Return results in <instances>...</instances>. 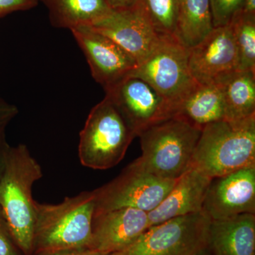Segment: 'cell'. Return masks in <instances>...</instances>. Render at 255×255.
<instances>
[{"label":"cell","instance_id":"1","mask_svg":"<svg viewBox=\"0 0 255 255\" xmlns=\"http://www.w3.org/2000/svg\"><path fill=\"white\" fill-rule=\"evenodd\" d=\"M42 177L41 165L27 146H9L0 179V207L16 245L24 255H31L33 251L35 200L32 188Z\"/></svg>","mask_w":255,"mask_h":255},{"label":"cell","instance_id":"2","mask_svg":"<svg viewBox=\"0 0 255 255\" xmlns=\"http://www.w3.org/2000/svg\"><path fill=\"white\" fill-rule=\"evenodd\" d=\"M95 211L94 191L65 198L58 204L35 201L32 254L88 248Z\"/></svg>","mask_w":255,"mask_h":255},{"label":"cell","instance_id":"3","mask_svg":"<svg viewBox=\"0 0 255 255\" xmlns=\"http://www.w3.org/2000/svg\"><path fill=\"white\" fill-rule=\"evenodd\" d=\"M191 167L211 178L255 167V116L203 128Z\"/></svg>","mask_w":255,"mask_h":255},{"label":"cell","instance_id":"4","mask_svg":"<svg viewBox=\"0 0 255 255\" xmlns=\"http://www.w3.org/2000/svg\"><path fill=\"white\" fill-rule=\"evenodd\" d=\"M201 130L178 115L151 126L138 135L142 155L135 160L157 177L176 180L191 167Z\"/></svg>","mask_w":255,"mask_h":255},{"label":"cell","instance_id":"5","mask_svg":"<svg viewBox=\"0 0 255 255\" xmlns=\"http://www.w3.org/2000/svg\"><path fill=\"white\" fill-rule=\"evenodd\" d=\"M135 137L118 109L105 96L92 109L80 132V162L90 169L112 168L124 159Z\"/></svg>","mask_w":255,"mask_h":255},{"label":"cell","instance_id":"6","mask_svg":"<svg viewBox=\"0 0 255 255\" xmlns=\"http://www.w3.org/2000/svg\"><path fill=\"white\" fill-rule=\"evenodd\" d=\"M189 48L176 37H161L150 55L129 76L137 77L168 101L176 110L198 85L188 64Z\"/></svg>","mask_w":255,"mask_h":255},{"label":"cell","instance_id":"7","mask_svg":"<svg viewBox=\"0 0 255 255\" xmlns=\"http://www.w3.org/2000/svg\"><path fill=\"white\" fill-rule=\"evenodd\" d=\"M177 180L157 177L134 160L113 180L94 190L95 214L122 208L150 212L162 202Z\"/></svg>","mask_w":255,"mask_h":255},{"label":"cell","instance_id":"8","mask_svg":"<svg viewBox=\"0 0 255 255\" xmlns=\"http://www.w3.org/2000/svg\"><path fill=\"white\" fill-rule=\"evenodd\" d=\"M211 219L203 211L150 226L115 255H195L207 247Z\"/></svg>","mask_w":255,"mask_h":255},{"label":"cell","instance_id":"9","mask_svg":"<svg viewBox=\"0 0 255 255\" xmlns=\"http://www.w3.org/2000/svg\"><path fill=\"white\" fill-rule=\"evenodd\" d=\"M105 91L136 137L151 126L176 116L173 106L137 77L128 76Z\"/></svg>","mask_w":255,"mask_h":255},{"label":"cell","instance_id":"10","mask_svg":"<svg viewBox=\"0 0 255 255\" xmlns=\"http://www.w3.org/2000/svg\"><path fill=\"white\" fill-rule=\"evenodd\" d=\"M85 55L92 77L105 90L129 76L135 60L110 38L91 26L70 30Z\"/></svg>","mask_w":255,"mask_h":255},{"label":"cell","instance_id":"11","mask_svg":"<svg viewBox=\"0 0 255 255\" xmlns=\"http://www.w3.org/2000/svg\"><path fill=\"white\" fill-rule=\"evenodd\" d=\"M202 211L211 221L255 214V167L211 178Z\"/></svg>","mask_w":255,"mask_h":255},{"label":"cell","instance_id":"12","mask_svg":"<svg viewBox=\"0 0 255 255\" xmlns=\"http://www.w3.org/2000/svg\"><path fill=\"white\" fill-rule=\"evenodd\" d=\"M237 46L231 25L214 27L196 46L189 48L188 64L198 84L215 83L238 70Z\"/></svg>","mask_w":255,"mask_h":255},{"label":"cell","instance_id":"13","mask_svg":"<svg viewBox=\"0 0 255 255\" xmlns=\"http://www.w3.org/2000/svg\"><path fill=\"white\" fill-rule=\"evenodd\" d=\"M150 228L147 212L122 208L96 213L88 248L104 255L124 251Z\"/></svg>","mask_w":255,"mask_h":255},{"label":"cell","instance_id":"14","mask_svg":"<svg viewBox=\"0 0 255 255\" xmlns=\"http://www.w3.org/2000/svg\"><path fill=\"white\" fill-rule=\"evenodd\" d=\"M91 27L116 42L137 65L150 55L161 38L137 4L130 9L112 10Z\"/></svg>","mask_w":255,"mask_h":255},{"label":"cell","instance_id":"15","mask_svg":"<svg viewBox=\"0 0 255 255\" xmlns=\"http://www.w3.org/2000/svg\"><path fill=\"white\" fill-rule=\"evenodd\" d=\"M211 179L199 169L191 167L177 179L162 202L147 213L150 227L174 218L202 211Z\"/></svg>","mask_w":255,"mask_h":255},{"label":"cell","instance_id":"16","mask_svg":"<svg viewBox=\"0 0 255 255\" xmlns=\"http://www.w3.org/2000/svg\"><path fill=\"white\" fill-rule=\"evenodd\" d=\"M207 248L212 255H255V214L211 220Z\"/></svg>","mask_w":255,"mask_h":255},{"label":"cell","instance_id":"17","mask_svg":"<svg viewBox=\"0 0 255 255\" xmlns=\"http://www.w3.org/2000/svg\"><path fill=\"white\" fill-rule=\"evenodd\" d=\"M55 28L72 30L92 26L112 11L106 0H39Z\"/></svg>","mask_w":255,"mask_h":255},{"label":"cell","instance_id":"18","mask_svg":"<svg viewBox=\"0 0 255 255\" xmlns=\"http://www.w3.org/2000/svg\"><path fill=\"white\" fill-rule=\"evenodd\" d=\"M215 83L222 92L226 120H243L255 116V71L237 70Z\"/></svg>","mask_w":255,"mask_h":255},{"label":"cell","instance_id":"19","mask_svg":"<svg viewBox=\"0 0 255 255\" xmlns=\"http://www.w3.org/2000/svg\"><path fill=\"white\" fill-rule=\"evenodd\" d=\"M203 128L205 126L226 120L224 100L217 83L198 84L178 106L177 114Z\"/></svg>","mask_w":255,"mask_h":255},{"label":"cell","instance_id":"20","mask_svg":"<svg viewBox=\"0 0 255 255\" xmlns=\"http://www.w3.org/2000/svg\"><path fill=\"white\" fill-rule=\"evenodd\" d=\"M214 28L209 0H179L176 38L183 46H196Z\"/></svg>","mask_w":255,"mask_h":255},{"label":"cell","instance_id":"21","mask_svg":"<svg viewBox=\"0 0 255 255\" xmlns=\"http://www.w3.org/2000/svg\"><path fill=\"white\" fill-rule=\"evenodd\" d=\"M229 24L237 46L238 70L255 71V14L240 11Z\"/></svg>","mask_w":255,"mask_h":255},{"label":"cell","instance_id":"22","mask_svg":"<svg viewBox=\"0 0 255 255\" xmlns=\"http://www.w3.org/2000/svg\"><path fill=\"white\" fill-rule=\"evenodd\" d=\"M136 4L159 37H176L179 0H138Z\"/></svg>","mask_w":255,"mask_h":255},{"label":"cell","instance_id":"23","mask_svg":"<svg viewBox=\"0 0 255 255\" xmlns=\"http://www.w3.org/2000/svg\"><path fill=\"white\" fill-rule=\"evenodd\" d=\"M214 27L226 26L243 8L245 0H209Z\"/></svg>","mask_w":255,"mask_h":255},{"label":"cell","instance_id":"24","mask_svg":"<svg viewBox=\"0 0 255 255\" xmlns=\"http://www.w3.org/2000/svg\"><path fill=\"white\" fill-rule=\"evenodd\" d=\"M22 252L15 242L4 213L0 207V255H21Z\"/></svg>","mask_w":255,"mask_h":255},{"label":"cell","instance_id":"25","mask_svg":"<svg viewBox=\"0 0 255 255\" xmlns=\"http://www.w3.org/2000/svg\"><path fill=\"white\" fill-rule=\"evenodd\" d=\"M39 0H0V18L19 11L35 7Z\"/></svg>","mask_w":255,"mask_h":255},{"label":"cell","instance_id":"26","mask_svg":"<svg viewBox=\"0 0 255 255\" xmlns=\"http://www.w3.org/2000/svg\"><path fill=\"white\" fill-rule=\"evenodd\" d=\"M18 112V109L14 105H10L0 97V132L5 130V128Z\"/></svg>","mask_w":255,"mask_h":255},{"label":"cell","instance_id":"27","mask_svg":"<svg viewBox=\"0 0 255 255\" xmlns=\"http://www.w3.org/2000/svg\"><path fill=\"white\" fill-rule=\"evenodd\" d=\"M31 255H104L88 248H75L63 251L33 253Z\"/></svg>","mask_w":255,"mask_h":255},{"label":"cell","instance_id":"28","mask_svg":"<svg viewBox=\"0 0 255 255\" xmlns=\"http://www.w3.org/2000/svg\"><path fill=\"white\" fill-rule=\"evenodd\" d=\"M5 137L4 130L0 132V179L4 173L5 164H6V155L9 147Z\"/></svg>","mask_w":255,"mask_h":255},{"label":"cell","instance_id":"29","mask_svg":"<svg viewBox=\"0 0 255 255\" xmlns=\"http://www.w3.org/2000/svg\"><path fill=\"white\" fill-rule=\"evenodd\" d=\"M111 9L114 11L130 9L136 5L138 0H106Z\"/></svg>","mask_w":255,"mask_h":255},{"label":"cell","instance_id":"30","mask_svg":"<svg viewBox=\"0 0 255 255\" xmlns=\"http://www.w3.org/2000/svg\"><path fill=\"white\" fill-rule=\"evenodd\" d=\"M242 12L248 14H255V0H245Z\"/></svg>","mask_w":255,"mask_h":255},{"label":"cell","instance_id":"31","mask_svg":"<svg viewBox=\"0 0 255 255\" xmlns=\"http://www.w3.org/2000/svg\"><path fill=\"white\" fill-rule=\"evenodd\" d=\"M195 255H212L211 253H210L209 249H208L207 247L204 248V249L201 250L200 251L198 252Z\"/></svg>","mask_w":255,"mask_h":255},{"label":"cell","instance_id":"32","mask_svg":"<svg viewBox=\"0 0 255 255\" xmlns=\"http://www.w3.org/2000/svg\"><path fill=\"white\" fill-rule=\"evenodd\" d=\"M114 255V254H112V255Z\"/></svg>","mask_w":255,"mask_h":255}]
</instances>
